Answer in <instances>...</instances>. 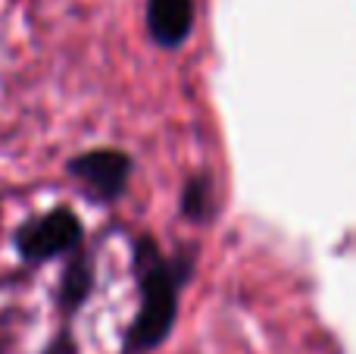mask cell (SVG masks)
I'll return each instance as SVG.
<instances>
[{
  "mask_svg": "<svg viewBox=\"0 0 356 354\" xmlns=\"http://www.w3.org/2000/svg\"><path fill=\"white\" fill-rule=\"evenodd\" d=\"M47 354H79V351H75V339H72V332L63 330L60 336H56L54 342H50Z\"/></svg>",
  "mask_w": 356,
  "mask_h": 354,
  "instance_id": "52a82bcc",
  "label": "cell"
},
{
  "mask_svg": "<svg viewBox=\"0 0 356 354\" xmlns=\"http://www.w3.org/2000/svg\"><path fill=\"white\" fill-rule=\"evenodd\" d=\"M219 201H216V179L213 173L200 169L191 179H184L181 194H178V213L184 217V223L191 226H207L216 220Z\"/></svg>",
  "mask_w": 356,
  "mask_h": 354,
  "instance_id": "8992f818",
  "label": "cell"
},
{
  "mask_svg": "<svg viewBox=\"0 0 356 354\" xmlns=\"http://www.w3.org/2000/svg\"><path fill=\"white\" fill-rule=\"evenodd\" d=\"M197 270V245H181L175 254H163L160 242L147 232L131 242V273L138 279L135 320L125 330L122 354H150L172 336L178 323V301Z\"/></svg>",
  "mask_w": 356,
  "mask_h": 354,
  "instance_id": "6da1fadb",
  "label": "cell"
},
{
  "mask_svg": "<svg viewBox=\"0 0 356 354\" xmlns=\"http://www.w3.org/2000/svg\"><path fill=\"white\" fill-rule=\"evenodd\" d=\"M66 257L69 261L63 267L60 288H56V307H60L63 317H72L88 305V298L94 292V257L81 245L75 251H69Z\"/></svg>",
  "mask_w": 356,
  "mask_h": 354,
  "instance_id": "5b68a950",
  "label": "cell"
},
{
  "mask_svg": "<svg viewBox=\"0 0 356 354\" xmlns=\"http://www.w3.org/2000/svg\"><path fill=\"white\" fill-rule=\"evenodd\" d=\"M144 22L160 50H181L194 31V0H147Z\"/></svg>",
  "mask_w": 356,
  "mask_h": 354,
  "instance_id": "277c9868",
  "label": "cell"
},
{
  "mask_svg": "<svg viewBox=\"0 0 356 354\" xmlns=\"http://www.w3.org/2000/svg\"><path fill=\"white\" fill-rule=\"evenodd\" d=\"M79 245H85V226L72 207H54L29 217L13 232V248L25 267H44L56 257H66Z\"/></svg>",
  "mask_w": 356,
  "mask_h": 354,
  "instance_id": "7a4b0ae2",
  "label": "cell"
},
{
  "mask_svg": "<svg viewBox=\"0 0 356 354\" xmlns=\"http://www.w3.org/2000/svg\"><path fill=\"white\" fill-rule=\"evenodd\" d=\"M131 173H135V157L122 148H91L66 160V176L97 207L119 204L129 194Z\"/></svg>",
  "mask_w": 356,
  "mask_h": 354,
  "instance_id": "3957f363",
  "label": "cell"
},
{
  "mask_svg": "<svg viewBox=\"0 0 356 354\" xmlns=\"http://www.w3.org/2000/svg\"><path fill=\"white\" fill-rule=\"evenodd\" d=\"M0 354H3V351H0Z\"/></svg>",
  "mask_w": 356,
  "mask_h": 354,
  "instance_id": "ba28073f",
  "label": "cell"
}]
</instances>
